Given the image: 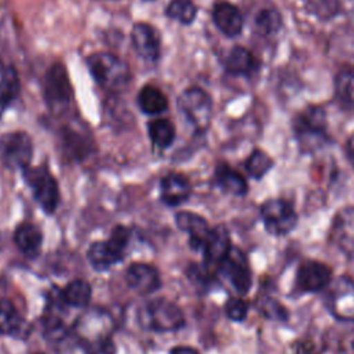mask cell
Here are the masks:
<instances>
[{"label": "cell", "mask_w": 354, "mask_h": 354, "mask_svg": "<svg viewBox=\"0 0 354 354\" xmlns=\"http://www.w3.org/2000/svg\"><path fill=\"white\" fill-rule=\"evenodd\" d=\"M293 133L303 152H315L330 142L326 113L318 105H308L293 119Z\"/></svg>", "instance_id": "6da1fadb"}, {"label": "cell", "mask_w": 354, "mask_h": 354, "mask_svg": "<svg viewBox=\"0 0 354 354\" xmlns=\"http://www.w3.org/2000/svg\"><path fill=\"white\" fill-rule=\"evenodd\" d=\"M87 65L97 83L108 91H123L130 83V68L111 53H94L87 58Z\"/></svg>", "instance_id": "7a4b0ae2"}, {"label": "cell", "mask_w": 354, "mask_h": 354, "mask_svg": "<svg viewBox=\"0 0 354 354\" xmlns=\"http://www.w3.org/2000/svg\"><path fill=\"white\" fill-rule=\"evenodd\" d=\"M140 321L147 329L158 333L176 332L185 322L181 308L165 297H155L145 301L140 310Z\"/></svg>", "instance_id": "3957f363"}, {"label": "cell", "mask_w": 354, "mask_h": 354, "mask_svg": "<svg viewBox=\"0 0 354 354\" xmlns=\"http://www.w3.org/2000/svg\"><path fill=\"white\" fill-rule=\"evenodd\" d=\"M73 90L64 64H53L44 77V100L53 113H64L72 104Z\"/></svg>", "instance_id": "277c9868"}, {"label": "cell", "mask_w": 354, "mask_h": 354, "mask_svg": "<svg viewBox=\"0 0 354 354\" xmlns=\"http://www.w3.org/2000/svg\"><path fill=\"white\" fill-rule=\"evenodd\" d=\"M180 112L187 118L198 133L207 130L212 120V98L199 87H189L184 90L177 101Z\"/></svg>", "instance_id": "5b68a950"}, {"label": "cell", "mask_w": 354, "mask_h": 354, "mask_svg": "<svg viewBox=\"0 0 354 354\" xmlns=\"http://www.w3.org/2000/svg\"><path fill=\"white\" fill-rule=\"evenodd\" d=\"M325 306L337 321L354 322V281L340 275L325 289Z\"/></svg>", "instance_id": "8992f818"}, {"label": "cell", "mask_w": 354, "mask_h": 354, "mask_svg": "<svg viewBox=\"0 0 354 354\" xmlns=\"http://www.w3.org/2000/svg\"><path fill=\"white\" fill-rule=\"evenodd\" d=\"M25 180L30 187L36 202L40 207L51 214L59 203V189L55 178L47 166H36L25 169Z\"/></svg>", "instance_id": "52a82bcc"}, {"label": "cell", "mask_w": 354, "mask_h": 354, "mask_svg": "<svg viewBox=\"0 0 354 354\" xmlns=\"http://www.w3.org/2000/svg\"><path fill=\"white\" fill-rule=\"evenodd\" d=\"M260 214L266 230L271 235H286L293 231L297 224V214L293 206L285 199L272 198L266 201L261 205Z\"/></svg>", "instance_id": "ba28073f"}, {"label": "cell", "mask_w": 354, "mask_h": 354, "mask_svg": "<svg viewBox=\"0 0 354 354\" xmlns=\"http://www.w3.org/2000/svg\"><path fill=\"white\" fill-rule=\"evenodd\" d=\"M33 155V144L25 131H10L0 137V158L10 169H26Z\"/></svg>", "instance_id": "9c48e42d"}, {"label": "cell", "mask_w": 354, "mask_h": 354, "mask_svg": "<svg viewBox=\"0 0 354 354\" xmlns=\"http://www.w3.org/2000/svg\"><path fill=\"white\" fill-rule=\"evenodd\" d=\"M217 272L239 295H245L249 292L252 285V274L246 256L238 248H231L227 257L218 266Z\"/></svg>", "instance_id": "30bf717a"}, {"label": "cell", "mask_w": 354, "mask_h": 354, "mask_svg": "<svg viewBox=\"0 0 354 354\" xmlns=\"http://www.w3.org/2000/svg\"><path fill=\"white\" fill-rule=\"evenodd\" d=\"M329 238L335 248L354 259V206L343 207L335 214Z\"/></svg>", "instance_id": "8fae6325"}, {"label": "cell", "mask_w": 354, "mask_h": 354, "mask_svg": "<svg viewBox=\"0 0 354 354\" xmlns=\"http://www.w3.org/2000/svg\"><path fill=\"white\" fill-rule=\"evenodd\" d=\"M332 279V270L325 263L306 260L297 268L296 288L307 293L321 292L328 288Z\"/></svg>", "instance_id": "7c38bea8"}, {"label": "cell", "mask_w": 354, "mask_h": 354, "mask_svg": "<svg viewBox=\"0 0 354 354\" xmlns=\"http://www.w3.org/2000/svg\"><path fill=\"white\" fill-rule=\"evenodd\" d=\"M126 282L138 295H151L162 285L160 274L156 267L147 263H133L126 270Z\"/></svg>", "instance_id": "4fadbf2b"}, {"label": "cell", "mask_w": 354, "mask_h": 354, "mask_svg": "<svg viewBox=\"0 0 354 354\" xmlns=\"http://www.w3.org/2000/svg\"><path fill=\"white\" fill-rule=\"evenodd\" d=\"M131 43L136 53L145 61L155 62L160 54V37L156 29L145 22H138L131 29Z\"/></svg>", "instance_id": "5bb4252c"}, {"label": "cell", "mask_w": 354, "mask_h": 354, "mask_svg": "<svg viewBox=\"0 0 354 354\" xmlns=\"http://www.w3.org/2000/svg\"><path fill=\"white\" fill-rule=\"evenodd\" d=\"M232 245L230 241V234L224 225H217L212 228L209 238L202 249L205 257V266L207 268H218L221 261L230 253Z\"/></svg>", "instance_id": "9a60e30c"}, {"label": "cell", "mask_w": 354, "mask_h": 354, "mask_svg": "<svg viewBox=\"0 0 354 354\" xmlns=\"http://www.w3.org/2000/svg\"><path fill=\"white\" fill-rule=\"evenodd\" d=\"M176 224L178 230L189 235V245L194 250H202L212 228L207 221L192 212H180L176 214Z\"/></svg>", "instance_id": "2e32d148"}, {"label": "cell", "mask_w": 354, "mask_h": 354, "mask_svg": "<svg viewBox=\"0 0 354 354\" xmlns=\"http://www.w3.org/2000/svg\"><path fill=\"white\" fill-rule=\"evenodd\" d=\"M213 22L225 36L234 37L242 32L243 17L236 6L230 1L220 0L214 3L212 10Z\"/></svg>", "instance_id": "e0dca14e"}, {"label": "cell", "mask_w": 354, "mask_h": 354, "mask_svg": "<svg viewBox=\"0 0 354 354\" xmlns=\"http://www.w3.org/2000/svg\"><path fill=\"white\" fill-rule=\"evenodd\" d=\"M124 257V250L116 246L112 241L94 242L87 250V260L90 266L97 271H105L113 264L122 261Z\"/></svg>", "instance_id": "ac0fdd59"}, {"label": "cell", "mask_w": 354, "mask_h": 354, "mask_svg": "<svg viewBox=\"0 0 354 354\" xmlns=\"http://www.w3.org/2000/svg\"><path fill=\"white\" fill-rule=\"evenodd\" d=\"M191 195L189 181L178 173H169L160 181V199L169 206H178Z\"/></svg>", "instance_id": "d6986e66"}, {"label": "cell", "mask_w": 354, "mask_h": 354, "mask_svg": "<svg viewBox=\"0 0 354 354\" xmlns=\"http://www.w3.org/2000/svg\"><path fill=\"white\" fill-rule=\"evenodd\" d=\"M14 243L24 256L35 259L41 250L43 234L35 224L22 223L15 228Z\"/></svg>", "instance_id": "ffe728a7"}, {"label": "cell", "mask_w": 354, "mask_h": 354, "mask_svg": "<svg viewBox=\"0 0 354 354\" xmlns=\"http://www.w3.org/2000/svg\"><path fill=\"white\" fill-rule=\"evenodd\" d=\"M324 343L340 354H354V322L337 321L325 335Z\"/></svg>", "instance_id": "44dd1931"}, {"label": "cell", "mask_w": 354, "mask_h": 354, "mask_svg": "<svg viewBox=\"0 0 354 354\" xmlns=\"http://www.w3.org/2000/svg\"><path fill=\"white\" fill-rule=\"evenodd\" d=\"M259 68L257 58L245 47H234L225 58V71L234 76H252Z\"/></svg>", "instance_id": "7402d4cb"}, {"label": "cell", "mask_w": 354, "mask_h": 354, "mask_svg": "<svg viewBox=\"0 0 354 354\" xmlns=\"http://www.w3.org/2000/svg\"><path fill=\"white\" fill-rule=\"evenodd\" d=\"M214 181L216 185L227 194L242 196L248 192V183L245 177L225 163L217 165L214 170Z\"/></svg>", "instance_id": "603a6c76"}, {"label": "cell", "mask_w": 354, "mask_h": 354, "mask_svg": "<svg viewBox=\"0 0 354 354\" xmlns=\"http://www.w3.org/2000/svg\"><path fill=\"white\" fill-rule=\"evenodd\" d=\"M61 296L68 307L84 308L91 299V286L84 279H73L61 290Z\"/></svg>", "instance_id": "cb8c5ba5"}, {"label": "cell", "mask_w": 354, "mask_h": 354, "mask_svg": "<svg viewBox=\"0 0 354 354\" xmlns=\"http://www.w3.org/2000/svg\"><path fill=\"white\" fill-rule=\"evenodd\" d=\"M62 148L68 158L84 159L91 152V141L80 131L66 129L62 133Z\"/></svg>", "instance_id": "d4e9b609"}, {"label": "cell", "mask_w": 354, "mask_h": 354, "mask_svg": "<svg viewBox=\"0 0 354 354\" xmlns=\"http://www.w3.org/2000/svg\"><path fill=\"white\" fill-rule=\"evenodd\" d=\"M137 102L141 111L148 115L162 113L167 108L166 95L158 87L151 84H147L140 90Z\"/></svg>", "instance_id": "484cf974"}, {"label": "cell", "mask_w": 354, "mask_h": 354, "mask_svg": "<svg viewBox=\"0 0 354 354\" xmlns=\"http://www.w3.org/2000/svg\"><path fill=\"white\" fill-rule=\"evenodd\" d=\"M19 93V82L15 69L0 61V108L7 106Z\"/></svg>", "instance_id": "4316f807"}, {"label": "cell", "mask_w": 354, "mask_h": 354, "mask_svg": "<svg viewBox=\"0 0 354 354\" xmlns=\"http://www.w3.org/2000/svg\"><path fill=\"white\" fill-rule=\"evenodd\" d=\"M335 95L339 104L354 112V72L340 71L335 77Z\"/></svg>", "instance_id": "83f0119b"}, {"label": "cell", "mask_w": 354, "mask_h": 354, "mask_svg": "<svg viewBox=\"0 0 354 354\" xmlns=\"http://www.w3.org/2000/svg\"><path fill=\"white\" fill-rule=\"evenodd\" d=\"M22 318L8 299H0V335H17L22 325Z\"/></svg>", "instance_id": "f1b7e54d"}, {"label": "cell", "mask_w": 354, "mask_h": 354, "mask_svg": "<svg viewBox=\"0 0 354 354\" xmlns=\"http://www.w3.org/2000/svg\"><path fill=\"white\" fill-rule=\"evenodd\" d=\"M148 134L153 145L167 148L174 140V126L167 119H155L148 123Z\"/></svg>", "instance_id": "f546056e"}, {"label": "cell", "mask_w": 354, "mask_h": 354, "mask_svg": "<svg viewBox=\"0 0 354 354\" xmlns=\"http://www.w3.org/2000/svg\"><path fill=\"white\" fill-rule=\"evenodd\" d=\"M282 26V17L274 8L261 10L254 19L256 32L260 36H271L275 35Z\"/></svg>", "instance_id": "4dcf8cb0"}, {"label": "cell", "mask_w": 354, "mask_h": 354, "mask_svg": "<svg viewBox=\"0 0 354 354\" xmlns=\"http://www.w3.org/2000/svg\"><path fill=\"white\" fill-rule=\"evenodd\" d=\"M272 166H274L272 159L270 158L268 153H266L261 149H253L245 162L246 171L253 178H257V180L264 177L271 170Z\"/></svg>", "instance_id": "1f68e13d"}, {"label": "cell", "mask_w": 354, "mask_h": 354, "mask_svg": "<svg viewBox=\"0 0 354 354\" xmlns=\"http://www.w3.org/2000/svg\"><path fill=\"white\" fill-rule=\"evenodd\" d=\"M303 4L307 12L321 21L330 19L340 11V0H303Z\"/></svg>", "instance_id": "d6a6232c"}, {"label": "cell", "mask_w": 354, "mask_h": 354, "mask_svg": "<svg viewBox=\"0 0 354 354\" xmlns=\"http://www.w3.org/2000/svg\"><path fill=\"white\" fill-rule=\"evenodd\" d=\"M166 14L181 24H191L196 17V6L191 0H171L166 8Z\"/></svg>", "instance_id": "836d02e7"}, {"label": "cell", "mask_w": 354, "mask_h": 354, "mask_svg": "<svg viewBox=\"0 0 354 354\" xmlns=\"http://www.w3.org/2000/svg\"><path fill=\"white\" fill-rule=\"evenodd\" d=\"M257 307L263 315H266L267 318H271V319L283 321L288 317L286 310L277 300H274L272 297H268V296L260 297L257 301Z\"/></svg>", "instance_id": "e575fe53"}, {"label": "cell", "mask_w": 354, "mask_h": 354, "mask_svg": "<svg viewBox=\"0 0 354 354\" xmlns=\"http://www.w3.org/2000/svg\"><path fill=\"white\" fill-rule=\"evenodd\" d=\"M248 303L242 297H231L225 303V315L235 322H241L248 317Z\"/></svg>", "instance_id": "d590c367"}, {"label": "cell", "mask_w": 354, "mask_h": 354, "mask_svg": "<svg viewBox=\"0 0 354 354\" xmlns=\"http://www.w3.org/2000/svg\"><path fill=\"white\" fill-rule=\"evenodd\" d=\"M116 346L111 336L102 337L88 344V354H115Z\"/></svg>", "instance_id": "8d00e7d4"}, {"label": "cell", "mask_w": 354, "mask_h": 354, "mask_svg": "<svg viewBox=\"0 0 354 354\" xmlns=\"http://www.w3.org/2000/svg\"><path fill=\"white\" fill-rule=\"evenodd\" d=\"M170 354H199V351L191 346H176L170 350Z\"/></svg>", "instance_id": "74e56055"}, {"label": "cell", "mask_w": 354, "mask_h": 354, "mask_svg": "<svg viewBox=\"0 0 354 354\" xmlns=\"http://www.w3.org/2000/svg\"><path fill=\"white\" fill-rule=\"evenodd\" d=\"M346 152H347V156H348V160L350 163L353 165L354 167V134H351L346 142Z\"/></svg>", "instance_id": "f35d334b"}, {"label": "cell", "mask_w": 354, "mask_h": 354, "mask_svg": "<svg viewBox=\"0 0 354 354\" xmlns=\"http://www.w3.org/2000/svg\"><path fill=\"white\" fill-rule=\"evenodd\" d=\"M1 248H3V239H1V235H0V250H1Z\"/></svg>", "instance_id": "ab89813d"}, {"label": "cell", "mask_w": 354, "mask_h": 354, "mask_svg": "<svg viewBox=\"0 0 354 354\" xmlns=\"http://www.w3.org/2000/svg\"><path fill=\"white\" fill-rule=\"evenodd\" d=\"M33 354H43V353H33Z\"/></svg>", "instance_id": "60d3db41"}, {"label": "cell", "mask_w": 354, "mask_h": 354, "mask_svg": "<svg viewBox=\"0 0 354 354\" xmlns=\"http://www.w3.org/2000/svg\"><path fill=\"white\" fill-rule=\"evenodd\" d=\"M297 354H303V353H300V351H299V353H297Z\"/></svg>", "instance_id": "b9f144b4"}]
</instances>
